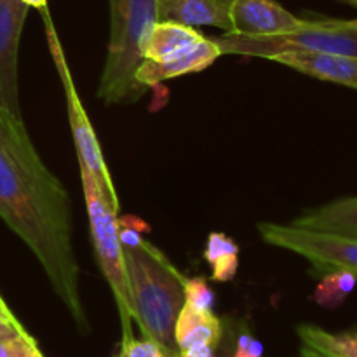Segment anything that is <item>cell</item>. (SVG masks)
<instances>
[{
  "label": "cell",
  "instance_id": "cell-13",
  "mask_svg": "<svg viewBox=\"0 0 357 357\" xmlns=\"http://www.w3.org/2000/svg\"><path fill=\"white\" fill-rule=\"evenodd\" d=\"M204 38L195 28L173 21H157L143 37L139 51L143 59L150 61H167L183 52L190 51Z\"/></svg>",
  "mask_w": 357,
  "mask_h": 357
},
{
  "label": "cell",
  "instance_id": "cell-17",
  "mask_svg": "<svg viewBox=\"0 0 357 357\" xmlns=\"http://www.w3.org/2000/svg\"><path fill=\"white\" fill-rule=\"evenodd\" d=\"M204 258L213 268V281L229 282L236 278L239 268V246L229 236L222 232L209 234Z\"/></svg>",
  "mask_w": 357,
  "mask_h": 357
},
{
  "label": "cell",
  "instance_id": "cell-2",
  "mask_svg": "<svg viewBox=\"0 0 357 357\" xmlns=\"http://www.w3.org/2000/svg\"><path fill=\"white\" fill-rule=\"evenodd\" d=\"M124 265L132 321L143 338L155 342L171 357H176L174 324L185 305L187 278L145 239L139 246L124 248Z\"/></svg>",
  "mask_w": 357,
  "mask_h": 357
},
{
  "label": "cell",
  "instance_id": "cell-19",
  "mask_svg": "<svg viewBox=\"0 0 357 357\" xmlns=\"http://www.w3.org/2000/svg\"><path fill=\"white\" fill-rule=\"evenodd\" d=\"M357 278L349 271H330L326 272L314 291V300L317 305L324 309H338L354 291Z\"/></svg>",
  "mask_w": 357,
  "mask_h": 357
},
{
  "label": "cell",
  "instance_id": "cell-3",
  "mask_svg": "<svg viewBox=\"0 0 357 357\" xmlns=\"http://www.w3.org/2000/svg\"><path fill=\"white\" fill-rule=\"evenodd\" d=\"M108 6L110 40L98 98L114 105L135 101L145 91L136 82L135 72L143 59V37L159 21V0H108Z\"/></svg>",
  "mask_w": 357,
  "mask_h": 357
},
{
  "label": "cell",
  "instance_id": "cell-4",
  "mask_svg": "<svg viewBox=\"0 0 357 357\" xmlns=\"http://www.w3.org/2000/svg\"><path fill=\"white\" fill-rule=\"evenodd\" d=\"M84 197L89 216L94 253L105 279L110 284L122 321V333H132L131 298L124 265V248L119 239V199L108 192L93 173L80 166Z\"/></svg>",
  "mask_w": 357,
  "mask_h": 357
},
{
  "label": "cell",
  "instance_id": "cell-18",
  "mask_svg": "<svg viewBox=\"0 0 357 357\" xmlns=\"http://www.w3.org/2000/svg\"><path fill=\"white\" fill-rule=\"evenodd\" d=\"M0 357H44L35 338L16 317L0 319Z\"/></svg>",
  "mask_w": 357,
  "mask_h": 357
},
{
  "label": "cell",
  "instance_id": "cell-10",
  "mask_svg": "<svg viewBox=\"0 0 357 357\" xmlns=\"http://www.w3.org/2000/svg\"><path fill=\"white\" fill-rule=\"evenodd\" d=\"M222 56L218 44L213 37H204L199 44H195L190 51L176 56L167 61H150L142 59L135 72V79L139 87L149 89L157 86L164 80L174 79V77L187 75V73L202 72L209 65L216 61Z\"/></svg>",
  "mask_w": 357,
  "mask_h": 357
},
{
  "label": "cell",
  "instance_id": "cell-25",
  "mask_svg": "<svg viewBox=\"0 0 357 357\" xmlns=\"http://www.w3.org/2000/svg\"><path fill=\"white\" fill-rule=\"evenodd\" d=\"M14 314L10 312L9 307L6 305V302L2 300V296H0V319H9V317H13Z\"/></svg>",
  "mask_w": 357,
  "mask_h": 357
},
{
  "label": "cell",
  "instance_id": "cell-5",
  "mask_svg": "<svg viewBox=\"0 0 357 357\" xmlns=\"http://www.w3.org/2000/svg\"><path fill=\"white\" fill-rule=\"evenodd\" d=\"M222 54L268 58L288 51L333 52L357 58V20H303L295 31L272 37H243L225 31L213 37Z\"/></svg>",
  "mask_w": 357,
  "mask_h": 357
},
{
  "label": "cell",
  "instance_id": "cell-27",
  "mask_svg": "<svg viewBox=\"0 0 357 357\" xmlns=\"http://www.w3.org/2000/svg\"><path fill=\"white\" fill-rule=\"evenodd\" d=\"M338 2H344V3H347V6H352L357 9V0H338Z\"/></svg>",
  "mask_w": 357,
  "mask_h": 357
},
{
  "label": "cell",
  "instance_id": "cell-14",
  "mask_svg": "<svg viewBox=\"0 0 357 357\" xmlns=\"http://www.w3.org/2000/svg\"><path fill=\"white\" fill-rule=\"evenodd\" d=\"M223 333V321L213 314V310L201 312L190 307H181L174 324V342L178 351L197 347V345H213L218 347Z\"/></svg>",
  "mask_w": 357,
  "mask_h": 357
},
{
  "label": "cell",
  "instance_id": "cell-22",
  "mask_svg": "<svg viewBox=\"0 0 357 357\" xmlns=\"http://www.w3.org/2000/svg\"><path fill=\"white\" fill-rule=\"evenodd\" d=\"M232 357H264V345L250 330L239 326Z\"/></svg>",
  "mask_w": 357,
  "mask_h": 357
},
{
  "label": "cell",
  "instance_id": "cell-8",
  "mask_svg": "<svg viewBox=\"0 0 357 357\" xmlns=\"http://www.w3.org/2000/svg\"><path fill=\"white\" fill-rule=\"evenodd\" d=\"M30 7L23 0H0V108L21 117L17 51Z\"/></svg>",
  "mask_w": 357,
  "mask_h": 357
},
{
  "label": "cell",
  "instance_id": "cell-7",
  "mask_svg": "<svg viewBox=\"0 0 357 357\" xmlns=\"http://www.w3.org/2000/svg\"><path fill=\"white\" fill-rule=\"evenodd\" d=\"M40 13H42V17H44L45 35H47V44H49V51H51V58L52 61H54L56 70H58L59 79H61L63 93H65V100H66V110H68L70 128H72V135H73V142H75L79 164L82 167H86L89 173H93L108 192L115 194L110 173H108V167L107 164H105L103 153H101L100 142H98L96 132H94L93 126H91L89 117H87L82 101H80L79 98V93H77L75 89V84H73L68 63H66V56L65 52H63L61 44H59L54 23H52L51 13H49V9H42Z\"/></svg>",
  "mask_w": 357,
  "mask_h": 357
},
{
  "label": "cell",
  "instance_id": "cell-16",
  "mask_svg": "<svg viewBox=\"0 0 357 357\" xmlns=\"http://www.w3.org/2000/svg\"><path fill=\"white\" fill-rule=\"evenodd\" d=\"M300 340L323 357H357V331L331 333L316 324L296 326Z\"/></svg>",
  "mask_w": 357,
  "mask_h": 357
},
{
  "label": "cell",
  "instance_id": "cell-6",
  "mask_svg": "<svg viewBox=\"0 0 357 357\" xmlns=\"http://www.w3.org/2000/svg\"><path fill=\"white\" fill-rule=\"evenodd\" d=\"M261 239L307 258L317 271H349L357 278V237L305 229L295 223H260Z\"/></svg>",
  "mask_w": 357,
  "mask_h": 357
},
{
  "label": "cell",
  "instance_id": "cell-11",
  "mask_svg": "<svg viewBox=\"0 0 357 357\" xmlns=\"http://www.w3.org/2000/svg\"><path fill=\"white\" fill-rule=\"evenodd\" d=\"M274 61L314 79L357 89V58L333 52L288 51L274 56Z\"/></svg>",
  "mask_w": 357,
  "mask_h": 357
},
{
  "label": "cell",
  "instance_id": "cell-9",
  "mask_svg": "<svg viewBox=\"0 0 357 357\" xmlns=\"http://www.w3.org/2000/svg\"><path fill=\"white\" fill-rule=\"evenodd\" d=\"M232 33L243 37H272L289 33L303 24L275 0H234L230 9Z\"/></svg>",
  "mask_w": 357,
  "mask_h": 357
},
{
  "label": "cell",
  "instance_id": "cell-26",
  "mask_svg": "<svg viewBox=\"0 0 357 357\" xmlns=\"http://www.w3.org/2000/svg\"><path fill=\"white\" fill-rule=\"evenodd\" d=\"M298 357H323V356H319V354H317V352H314L312 349H309V347H305V345H303L302 351H300Z\"/></svg>",
  "mask_w": 357,
  "mask_h": 357
},
{
  "label": "cell",
  "instance_id": "cell-1",
  "mask_svg": "<svg viewBox=\"0 0 357 357\" xmlns=\"http://www.w3.org/2000/svg\"><path fill=\"white\" fill-rule=\"evenodd\" d=\"M0 218L26 243L56 295L87 328L72 246L70 197L38 157L23 119L0 108Z\"/></svg>",
  "mask_w": 357,
  "mask_h": 357
},
{
  "label": "cell",
  "instance_id": "cell-21",
  "mask_svg": "<svg viewBox=\"0 0 357 357\" xmlns=\"http://www.w3.org/2000/svg\"><path fill=\"white\" fill-rule=\"evenodd\" d=\"M115 357H171L162 347L149 338H136L135 333H122V342Z\"/></svg>",
  "mask_w": 357,
  "mask_h": 357
},
{
  "label": "cell",
  "instance_id": "cell-15",
  "mask_svg": "<svg viewBox=\"0 0 357 357\" xmlns=\"http://www.w3.org/2000/svg\"><path fill=\"white\" fill-rule=\"evenodd\" d=\"M293 223L305 229L357 237V197L340 199L321 208L309 209L293 220Z\"/></svg>",
  "mask_w": 357,
  "mask_h": 357
},
{
  "label": "cell",
  "instance_id": "cell-12",
  "mask_svg": "<svg viewBox=\"0 0 357 357\" xmlns=\"http://www.w3.org/2000/svg\"><path fill=\"white\" fill-rule=\"evenodd\" d=\"M234 0H159V21L185 26H215L232 30L230 9Z\"/></svg>",
  "mask_w": 357,
  "mask_h": 357
},
{
  "label": "cell",
  "instance_id": "cell-23",
  "mask_svg": "<svg viewBox=\"0 0 357 357\" xmlns=\"http://www.w3.org/2000/svg\"><path fill=\"white\" fill-rule=\"evenodd\" d=\"M239 331V324L234 319H223V333L220 338V344L216 347L215 357H232L234 345H236V337Z\"/></svg>",
  "mask_w": 357,
  "mask_h": 357
},
{
  "label": "cell",
  "instance_id": "cell-24",
  "mask_svg": "<svg viewBox=\"0 0 357 357\" xmlns=\"http://www.w3.org/2000/svg\"><path fill=\"white\" fill-rule=\"evenodd\" d=\"M216 347L213 345H197V347L185 349V351H178L176 357H215Z\"/></svg>",
  "mask_w": 357,
  "mask_h": 357
},
{
  "label": "cell",
  "instance_id": "cell-20",
  "mask_svg": "<svg viewBox=\"0 0 357 357\" xmlns=\"http://www.w3.org/2000/svg\"><path fill=\"white\" fill-rule=\"evenodd\" d=\"M185 305L194 310L208 312L215 305V293L204 278H192L185 281Z\"/></svg>",
  "mask_w": 357,
  "mask_h": 357
}]
</instances>
